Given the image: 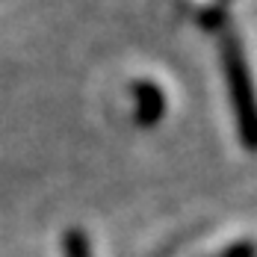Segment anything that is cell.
Returning <instances> with one entry per match:
<instances>
[{"label":"cell","instance_id":"1","mask_svg":"<svg viewBox=\"0 0 257 257\" xmlns=\"http://www.w3.org/2000/svg\"><path fill=\"white\" fill-rule=\"evenodd\" d=\"M219 65H222V77L231 98L236 136L245 151H257V89L242 42L233 30H225L219 36Z\"/></svg>","mask_w":257,"mask_h":257},{"label":"cell","instance_id":"2","mask_svg":"<svg viewBox=\"0 0 257 257\" xmlns=\"http://www.w3.org/2000/svg\"><path fill=\"white\" fill-rule=\"evenodd\" d=\"M130 95H133V118L139 127H157L166 118V109H169L166 92L154 80H136L130 86Z\"/></svg>","mask_w":257,"mask_h":257},{"label":"cell","instance_id":"3","mask_svg":"<svg viewBox=\"0 0 257 257\" xmlns=\"http://www.w3.org/2000/svg\"><path fill=\"white\" fill-rule=\"evenodd\" d=\"M62 257H92V242H89L86 231H80V228L65 231V236H62Z\"/></svg>","mask_w":257,"mask_h":257},{"label":"cell","instance_id":"4","mask_svg":"<svg viewBox=\"0 0 257 257\" xmlns=\"http://www.w3.org/2000/svg\"><path fill=\"white\" fill-rule=\"evenodd\" d=\"M198 24L210 30V33H225V24H228V6H222V3H213V6H207L201 9V15H198Z\"/></svg>","mask_w":257,"mask_h":257},{"label":"cell","instance_id":"5","mask_svg":"<svg viewBox=\"0 0 257 257\" xmlns=\"http://www.w3.org/2000/svg\"><path fill=\"white\" fill-rule=\"evenodd\" d=\"M213 257H257V242L239 239V242H231L228 248H222L219 254H213Z\"/></svg>","mask_w":257,"mask_h":257},{"label":"cell","instance_id":"6","mask_svg":"<svg viewBox=\"0 0 257 257\" xmlns=\"http://www.w3.org/2000/svg\"><path fill=\"white\" fill-rule=\"evenodd\" d=\"M216 3H222V6H228V3H231V0H216Z\"/></svg>","mask_w":257,"mask_h":257}]
</instances>
